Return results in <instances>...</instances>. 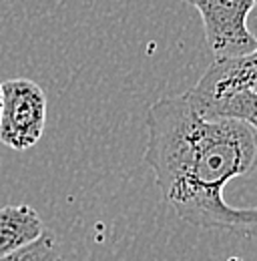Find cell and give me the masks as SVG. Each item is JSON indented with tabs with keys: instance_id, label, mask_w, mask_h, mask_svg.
Segmentation results:
<instances>
[{
	"instance_id": "cell-1",
	"label": "cell",
	"mask_w": 257,
	"mask_h": 261,
	"mask_svg": "<svg viewBox=\"0 0 257 261\" xmlns=\"http://www.w3.org/2000/svg\"><path fill=\"white\" fill-rule=\"evenodd\" d=\"M145 163L171 209L199 229L257 225V207H233L225 185L257 165V130L243 121L203 117L187 95L165 97L147 113Z\"/></svg>"
},
{
	"instance_id": "cell-2",
	"label": "cell",
	"mask_w": 257,
	"mask_h": 261,
	"mask_svg": "<svg viewBox=\"0 0 257 261\" xmlns=\"http://www.w3.org/2000/svg\"><path fill=\"white\" fill-rule=\"evenodd\" d=\"M2 87L0 143L27 151L34 147L46 125V95L31 79H8Z\"/></svg>"
},
{
	"instance_id": "cell-3",
	"label": "cell",
	"mask_w": 257,
	"mask_h": 261,
	"mask_svg": "<svg viewBox=\"0 0 257 261\" xmlns=\"http://www.w3.org/2000/svg\"><path fill=\"white\" fill-rule=\"evenodd\" d=\"M203 20L207 44L215 61L245 57L257 48L255 38L247 31V18L257 0H187Z\"/></svg>"
},
{
	"instance_id": "cell-4",
	"label": "cell",
	"mask_w": 257,
	"mask_h": 261,
	"mask_svg": "<svg viewBox=\"0 0 257 261\" xmlns=\"http://www.w3.org/2000/svg\"><path fill=\"white\" fill-rule=\"evenodd\" d=\"M44 223L31 205L0 207V257H6L34 243L42 233Z\"/></svg>"
},
{
	"instance_id": "cell-5",
	"label": "cell",
	"mask_w": 257,
	"mask_h": 261,
	"mask_svg": "<svg viewBox=\"0 0 257 261\" xmlns=\"http://www.w3.org/2000/svg\"><path fill=\"white\" fill-rule=\"evenodd\" d=\"M203 117H227L247 123L257 130V93H243L211 107Z\"/></svg>"
},
{
	"instance_id": "cell-6",
	"label": "cell",
	"mask_w": 257,
	"mask_h": 261,
	"mask_svg": "<svg viewBox=\"0 0 257 261\" xmlns=\"http://www.w3.org/2000/svg\"><path fill=\"white\" fill-rule=\"evenodd\" d=\"M0 261H61L57 253V237L53 231L44 229V233L31 245L0 257Z\"/></svg>"
},
{
	"instance_id": "cell-7",
	"label": "cell",
	"mask_w": 257,
	"mask_h": 261,
	"mask_svg": "<svg viewBox=\"0 0 257 261\" xmlns=\"http://www.w3.org/2000/svg\"><path fill=\"white\" fill-rule=\"evenodd\" d=\"M247 31L251 33V36L255 38V42H257V4H255V8L251 10L249 18H247Z\"/></svg>"
},
{
	"instance_id": "cell-8",
	"label": "cell",
	"mask_w": 257,
	"mask_h": 261,
	"mask_svg": "<svg viewBox=\"0 0 257 261\" xmlns=\"http://www.w3.org/2000/svg\"><path fill=\"white\" fill-rule=\"evenodd\" d=\"M0 119H2V87H0Z\"/></svg>"
}]
</instances>
